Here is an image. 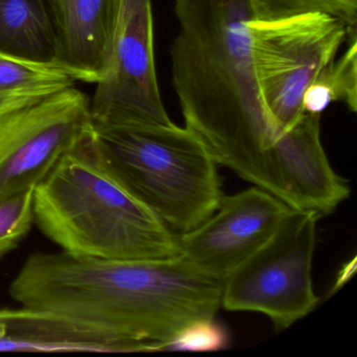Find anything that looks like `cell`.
<instances>
[{
    "instance_id": "obj_1",
    "label": "cell",
    "mask_w": 357,
    "mask_h": 357,
    "mask_svg": "<svg viewBox=\"0 0 357 357\" xmlns=\"http://www.w3.org/2000/svg\"><path fill=\"white\" fill-rule=\"evenodd\" d=\"M171 74L185 128L217 165L281 199L279 135L261 98L250 45L252 0H175Z\"/></svg>"
},
{
    "instance_id": "obj_2",
    "label": "cell",
    "mask_w": 357,
    "mask_h": 357,
    "mask_svg": "<svg viewBox=\"0 0 357 357\" xmlns=\"http://www.w3.org/2000/svg\"><path fill=\"white\" fill-rule=\"evenodd\" d=\"M225 279L183 256L152 260L31 255L10 285L20 306L56 313L164 350L181 330L215 319Z\"/></svg>"
},
{
    "instance_id": "obj_3",
    "label": "cell",
    "mask_w": 357,
    "mask_h": 357,
    "mask_svg": "<svg viewBox=\"0 0 357 357\" xmlns=\"http://www.w3.org/2000/svg\"><path fill=\"white\" fill-rule=\"evenodd\" d=\"M34 217L45 237L76 256L152 260L181 255L178 235L121 183L91 128L35 188Z\"/></svg>"
},
{
    "instance_id": "obj_4",
    "label": "cell",
    "mask_w": 357,
    "mask_h": 357,
    "mask_svg": "<svg viewBox=\"0 0 357 357\" xmlns=\"http://www.w3.org/2000/svg\"><path fill=\"white\" fill-rule=\"evenodd\" d=\"M96 146L123 185L176 235L204 223L222 198L217 164L174 123L91 127Z\"/></svg>"
},
{
    "instance_id": "obj_5",
    "label": "cell",
    "mask_w": 357,
    "mask_h": 357,
    "mask_svg": "<svg viewBox=\"0 0 357 357\" xmlns=\"http://www.w3.org/2000/svg\"><path fill=\"white\" fill-rule=\"evenodd\" d=\"M250 45L261 98L279 132L304 114L303 98L324 68L335 59L349 29L328 14L250 20Z\"/></svg>"
},
{
    "instance_id": "obj_6",
    "label": "cell",
    "mask_w": 357,
    "mask_h": 357,
    "mask_svg": "<svg viewBox=\"0 0 357 357\" xmlns=\"http://www.w3.org/2000/svg\"><path fill=\"white\" fill-rule=\"evenodd\" d=\"M319 216L291 210L275 235L225 279L221 307L267 315L284 330L319 303L311 279Z\"/></svg>"
},
{
    "instance_id": "obj_7",
    "label": "cell",
    "mask_w": 357,
    "mask_h": 357,
    "mask_svg": "<svg viewBox=\"0 0 357 357\" xmlns=\"http://www.w3.org/2000/svg\"><path fill=\"white\" fill-rule=\"evenodd\" d=\"M91 128V101L74 85L0 116V198L36 188Z\"/></svg>"
},
{
    "instance_id": "obj_8",
    "label": "cell",
    "mask_w": 357,
    "mask_h": 357,
    "mask_svg": "<svg viewBox=\"0 0 357 357\" xmlns=\"http://www.w3.org/2000/svg\"><path fill=\"white\" fill-rule=\"evenodd\" d=\"M91 121L96 129L173 123L158 87L152 0H122L112 61L97 83Z\"/></svg>"
},
{
    "instance_id": "obj_9",
    "label": "cell",
    "mask_w": 357,
    "mask_h": 357,
    "mask_svg": "<svg viewBox=\"0 0 357 357\" xmlns=\"http://www.w3.org/2000/svg\"><path fill=\"white\" fill-rule=\"evenodd\" d=\"M290 211L281 199L258 187L222 196L204 223L178 235L179 254L225 279L275 235Z\"/></svg>"
},
{
    "instance_id": "obj_10",
    "label": "cell",
    "mask_w": 357,
    "mask_h": 357,
    "mask_svg": "<svg viewBox=\"0 0 357 357\" xmlns=\"http://www.w3.org/2000/svg\"><path fill=\"white\" fill-rule=\"evenodd\" d=\"M280 181L290 208L332 214L350 195L348 181L336 174L321 142V114H306L279 133L273 147Z\"/></svg>"
},
{
    "instance_id": "obj_11",
    "label": "cell",
    "mask_w": 357,
    "mask_h": 357,
    "mask_svg": "<svg viewBox=\"0 0 357 357\" xmlns=\"http://www.w3.org/2000/svg\"><path fill=\"white\" fill-rule=\"evenodd\" d=\"M122 0H51L58 70L74 81L99 83L107 74Z\"/></svg>"
},
{
    "instance_id": "obj_12",
    "label": "cell",
    "mask_w": 357,
    "mask_h": 357,
    "mask_svg": "<svg viewBox=\"0 0 357 357\" xmlns=\"http://www.w3.org/2000/svg\"><path fill=\"white\" fill-rule=\"evenodd\" d=\"M0 352L141 353L143 344L56 313L0 309Z\"/></svg>"
},
{
    "instance_id": "obj_13",
    "label": "cell",
    "mask_w": 357,
    "mask_h": 357,
    "mask_svg": "<svg viewBox=\"0 0 357 357\" xmlns=\"http://www.w3.org/2000/svg\"><path fill=\"white\" fill-rule=\"evenodd\" d=\"M0 56L58 70L51 0H0Z\"/></svg>"
},
{
    "instance_id": "obj_14",
    "label": "cell",
    "mask_w": 357,
    "mask_h": 357,
    "mask_svg": "<svg viewBox=\"0 0 357 357\" xmlns=\"http://www.w3.org/2000/svg\"><path fill=\"white\" fill-rule=\"evenodd\" d=\"M74 83L61 70L0 56V116L73 86Z\"/></svg>"
},
{
    "instance_id": "obj_15",
    "label": "cell",
    "mask_w": 357,
    "mask_h": 357,
    "mask_svg": "<svg viewBox=\"0 0 357 357\" xmlns=\"http://www.w3.org/2000/svg\"><path fill=\"white\" fill-rule=\"evenodd\" d=\"M348 39L349 45L344 55L324 68L307 89L303 98V108L306 114H321L333 102H342L350 112H356V32L349 33Z\"/></svg>"
},
{
    "instance_id": "obj_16",
    "label": "cell",
    "mask_w": 357,
    "mask_h": 357,
    "mask_svg": "<svg viewBox=\"0 0 357 357\" xmlns=\"http://www.w3.org/2000/svg\"><path fill=\"white\" fill-rule=\"evenodd\" d=\"M252 20H275L300 14H328L340 18L349 33L357 26V0H252ZM348 33V34H349Z\"/></svg>"
},
{
    "instance_id": "obj_17",
    "label": "cell",
    "mask_w": 357,
    "mask_h": 357,
    "mask_svg": "<svg viewBox=\"0 0 357 357\" xmlns=\"http://www.w3.org/2000/svg\"><path fill=\"white\" fill-rule=\"evenodd\" d=\"M35 188L0 198V259L15 250L35 223Z\"/></svg>"
},
{
    "instance_id": "obj_18",
    "label": "cell",
    "mask_w": 357,
    "mask_h": 357,
    "mask_svg": "<svg viewBox=\"0 0 357 357\" xmlns=\"http://www.w3.org/2000/svg\"><path fill=\"white\" fill-rule=\"evenodd\" d=\"M229 342L227 330L215 319H200L181 330L165 344L162 351L211 352L225 349Z\"/></svg>"
},
{
    "instance_id": "obj_19",
    "label": "cell",
    "mask_w": 357,
    "mask_h": 357,
    "mask_svg": "<svg viewBox=\"0 0 357 357\" xmlns=\"http://www.w3.org/2000/svg\"><path fill=\"white\" fill-rule=\"evenodd\" d=\"M355 271H356V257H354L351 262L347 263L342 267L340 273H338L337 278H336L335 285L332 287L331 292H335L336 290L342 287L352 278Z\"/></svg>"
}]
</instances>
